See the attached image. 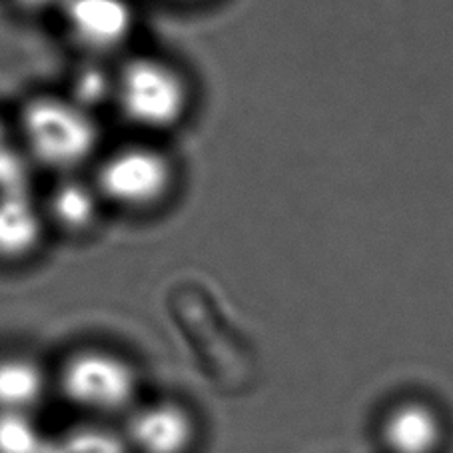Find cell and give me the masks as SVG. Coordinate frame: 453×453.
<instances>
[{
	"label": "cell",
	"mask_w": 453,
	"mask_h": 453,
	"mask_svg": "<svg viewBox=\"0 0 453 453\" xmlns=\"http://www.w3.org/2000/svg\"><path fill=\"white\" fill-rule=\"evenodd\" d=\"M22 6L33 11H42V9H50V6H62L65 0H19Z\"/></svg>",
	"instance_id": "9a60e30c"
},
{
	"label": "cell",
	"mask_w": 453,
	"mask_h": 453,
	"mask_svg": "<svg viewBox=\"0 0 453 453\" xmlns=\"http://www.w3.org/2000/svg\"><path fill=\"white\" fill-rule=\"evenodd\" d=\"M100 206V194L96 186L82 180H65L52 192L50 214L66 230H86L95 224Z\"/></svg>",
	"instance_id": "30bf717a"
},
{
	"label": "cell",
	"mask_w": 453,
	"mask_h": 453,
	"mask_svg": "<svg viewBox=\"0 0 453 453\" xmlns=\"http://www.w3.org/2000/svg\"><path fill=\"white\" fill-rule=\"evenodd\" d=\"M441 421L424 403L395 408L384 426V440L392 453H435L441 445Z\"/></svg>",
	"instance_id": "ba28073f"
},
{
	"label": "cell",
	"mask_w": 453,
	"mask_h": 453,
	"mask_svg": "<svg viewBox=\"0 0 453 453\" xmlns=\"http://www.w3.org/2000/svg\"><path fill=\"white\" fill-rule=\"evenodd\" d=\"M42 214L30 194H0V257L20 260L42 240Z\"/></svg>",
	"instance_id": "52a82bcc"
},
{
	"label": "cell",
	"mask_w": 453,
	"mask_h": 453,
	"mask_svg": "<svg viewBox=\"0 0 453 453\" xmlns=\"http://www.w3.org/2000/svg\"><path fill=\"white\" fill-rule=\"evenodd\" d=\"M49 440L33 413L0 411V453H46Z\"/></svg>",
	"instance_id": "7c38bea8"
},
{
	"label": "cell",
	"mask_w": 453,
	"mask_h": 453,
	"mask_svg": "<svg viewBox=\"0 0 453 453\" xmlns=\"http://www.w3.org/2000/svg\"><path fill=\"white\" fill-rule=\"evenodd\" d=\"M170 160L148 146H127L100 164L96 190L100 198L122 208H150L172 188Z\"/></svg>",
	"instance_id": "277c9868"
},
{
	"label": "cell",
	"mask_w": 453,
	"mask_h": 453,
	"mask_svg": "<svg viewBox=\"0 0 453 453\" xmlns=\"http://www.w3.org/2000/svg\"><path fill=\"white\" fill-rule=\"evenodd\" d=\"M60 9L68 33L95 54L120 49L134 30V11L128 0H65Z\"/></svg>",
	"instance_id": "5b68a950"
},
{
	"label": "cell",
	"mask_w": 453,
	"mask_h": 453,
	"mask_svg": "<svg viewBox=\"0 0 453 453\" xmlns=\"http://www.w3.org/2000/svg\"><path fill=\"white\" fill-rule=\"evenodd\" d=\"M114 98L124 119L150 130L170 128L188 111V86L178 70L156 58H136L116 74Z\"/></svg>",
	"instance_id": "7a4b0ae2"
},
{
	"label": "cell",
	"mask_w": 453,
	"mask_h": 453,
	"mask_svg": "<svg viewBox=\"0 0 453 453\" xmlns=\"http://www.w3.org/2000/svg\"><path fill=\"white\" fill-rule=\"evenodd\" d=\"M46 376L35 359L0 357V411L33 413L44 400Z\"/></svg>",
	"instance_id": "9c48e42d"
},
{
	"label": "cell",
	"mask_w": 453,
	"mask_h": 453,
	"mask_svg": "<svg viewBox=\"0 0 453 453\" xmlns=\"http://www.w3.org/2000/svg\"><path fill=\"white\" fill-rule=\"evenodd\" d=\"M20 130L30 160L54 170H73L90 160L100 138L90 111L73 98L44 96L28 103Z\"/></svg>",
	"instance_id": "6da1fadb"
},
{
	"label": "cell",
	"mask_w": 453,
	"mask_h": 453,
	"mask_svg": "<svg viewBox=\"0 0 453 453\" xmlns=\"http://www.w3.org/2000/svg\"><path fill=\"white\" fill-rule=\"evenodd\" d=\"M73 100L81 104L86 111L100 106L111 96H114L116 88V76L112 78L111 73H106L103 66L90 65L78 70L73 84Z\"/></svg>",
	"instance_id": "5bb4252c"
},
{
	"label": "cell",
	"mask_w": 453,
	"mask_h": 453,
	"mask_svg": "<svg viewBox=\"0 0 453 453\" xmlns=\"http://www.w3.org/2000/svg\"><path fill=\"white\" fill-rule=\"evenodd\" d=\"M46 453H132L124 434L111 427L88 424L50 435Z\"/></svg>",
	"instance_id": "8fae6325"
},
{
	"label": "cell",
	"mask_w": 453,
	"mask_h": 453,
	"mask_svg": "<svg viewBox=\"0 0 453 453\" xmlns=\"http://www.w3.org/2000/svg\"><path fill=\"white\" fill-rule=\"evenodd\" d=\"M60 388L70 403L95 416L132 411L138 378L127 359L104 349L78 351L60 372Z\"/></svg>",
	"instance_id": "3957f363"
},
{
	"label": "cell",
	"mask_w": 453,
	"mask_h": 453,
	"mask_svg": "<svg viewBox=\"0 0 453 453\" xmlns=\"http://www.w3.org/2000/svg\"><path fill=\"white\" fill-rule=\"evenodd\" d=\"M33 160L25 148L12 142L9 130L0 120V194H30Z\"/></svg>",
	"instance_id": "4fadbf2b"
},
{
	"label": "cell",
	"mask_w": 453,
	"mask_h": 453,
	"mask_svg": "<svg viewBox=\"0 0 453 453\" xmlns=\"http://www.w3.org/2000/svg\"><path fill=\"white\" fill-rule=\"evenodd\" d=\"M124 440L132 453H188L196 440V424L182 405L148 403L130 411Z\"/></svg>",
	"instance_id": "8992f818"
}]
</instances>
